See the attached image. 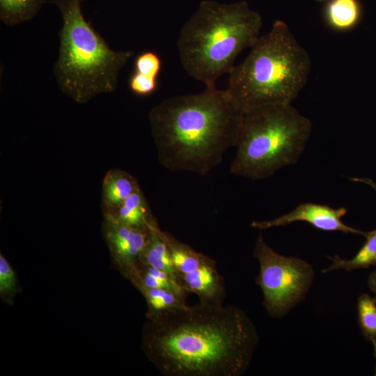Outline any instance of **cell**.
<instances>
[{
    "label": "cell",
    "instance_id": "1",
    "mask_svg": "<svg viewBox=\"0 0 376 376\" xmlns=\"http://www.w3.org/2000/svg\"><path fill=\"white\" fill-rule=\"evenodd\" d=\"M145 336L148 356L166 376H240L259 338L241 308L199 301L150 315Z\"/></svg>",
    "mask_w": 376,
    "mask_h": 376
},
{
    "label": "cell",
    "instance_id": "2",
    "mask_svg": "<svg viewBox=\"0 0 376 376\" xmlns=\"http://www.w3.org/2000/svg\"><path fill=\"white\" fill-rule=\"evenodd\" d=\"M244 112L216 86L164 100L149 113L159 162L172 171L210 172L236 146Z\"/></svg>",
    "mask_w": 376,
    "mask_h": 376
},
{
    "label": "cell",
    "instance_id": "3",
    "mask_svg": "<svg viewBox=\"0 0 376 376\" xmlns=\"http://www.w3.org/2000/svg\"><path fill=\"white\" fill-rule=\"evenodd\" d=\"M260 15L242 1H203L180 30L179 58L186 72L206 87L229 73L237 56L260 37Z\"/></svg>",
    "mask_w": 376,
    "mask_h": 376
},
{
    "label": "cell",
    "instance_id": "4",
    "mask_svg": "<svg viewBox=\"0 0 376 376\" xmlns=\"http://www.w3.org/2000/svg\"><path fill=\"white\" fill-rule=\"evenodd\" d=\"M228 73L226 90L244 111L267 104H291L311 70L308 54L283 21L276 20Z\"/></svg>",
    "mask_w": 376,
    "mask_h": 376
},
{
    "label": "cell",
    "instance_id": "5",
    "mask_svg": "<svg viewBox=\"0 0 376 376\" xmlns=\"http://www.w3.org/2000/svg\"><path fill=\"white\" fill-rule=\"evenodd\" d=\"M83 0H52L59 9L63 26L58 32V57L53 71L58 87L78 103L116 90L120 70L134 52H116L88 22Z\"/></svg>",
    "mask_w": 376,
    "mask_h": 376
},
{
    "label": "cell",
    "instance_id": "6",
    "mask_svg": "<svg viewBox=\"0 0 376 376\" xmlns=\"http://www.w3.org/2000/svg\"><path fill=\"white\" fill-rule=\"evenodd\" d=\"M311 131V121L291 104H267L246 111L230 173L260 180L296 164Z\"/></svg>",
    "mask_w": 376,
    "mask_h": 376
},
{
    "label": "cell",
    "instance_id": "7",
    "mask_svg": "<svg viewBox=\"0 0 376 376\" xmlns=\"http://www.w3.org/2000/svg\"><path fill=\"white\" fill-rule=\"evenodd\" d=\"M253 256L259 264L255 281L262 290L263 306L271 317L281 318L305 299L314 269L305 260L278 253L262 235L256 240Z\"/></svg>",
    "mask_w": 376,
    "mask_h": 376
},
{
    "label": "cell",
    "instance_id": "8",
    "mask_svg": "<svg viewBox=\"0 0 376 376\" xmlns=\"http://www.w3.org/2000/svg\"><path fill=\"white\" fill-rule=\"evenodd\" d=\"M346 214L347 209L345 207L333 208L322 204L304 203L288 213L274 219L254 221L251 223V226L260 230H265L287 226L296 221H304L324 231H340L366 237L367 232L356 229L343 222L341 219Z\"/></svg>",
    "mask_w": 376,
    "mask_h": 376
},
{
    "label": "cell",
    "instance_id": "9",
    "mask_svg": "<svg viewBox=\"0 0 376 376\" xmlns=\"http://www.w3.org/2000/svg\"><path fill=\"white\" fill-rule=\"evenodd\" d=\"M107 221V237L111 250L132 275L146 247L148 230L136 229L108 217Z\"/></svg>",
    "mask_w": 376,
    "mask_h": 376
},
{
    "label": "cell",
    "instance_id": "10",
    "mask_svg": "<svg viewBox=\"0 0 376 376\" xmlns=\"http://www.w3.org/2000/svg\"><path fill=\"white\" fill-rule=\"evenodd\" d=\"M178 281L183 290L195 294L201 302L221 304L226 295L224 278L211 258L191 272L178 274Z\"/></svg>",
    "mask_w": 376,
    "mask_h": 376
},
{
    "label": "cell",
    "instance_id": "11",
    "mask_svg": "<svg viewBox=\"0 0 376 376\" xmlns=\"http://www.w3.org/2000/svg\"><path fill=\"white\" fill-rule=\"evenodd\" d=\"M105 216L141 230H148L153 227L158 226L140 187L118 207L105 212Z\"/></svg>",
    "mask_w": 376,
    "mask_h": 376
},
{
    "label": "cell",
    "instance_id": "12",
    "mask_svg": "<svg viewBox=\"0 0 376 376\" xmlns=\"http://www.w3.org/2000/svg\"><path fill=\"white\" fill-rule=\"evenodd\" d=\"M139 187L136 178L120 169H111L102 181V206L104 212L120 205Z\"/></svg>",
    "mask_w": 376,
    "mask_h": 376
},
{
    "label": "cell",
    "instance_id": "13",
    "mask_svg": "<svg viewBox=\"0 0 376 376\" xmlns=\"http://www.w3.org/2000/svg\"><path fill=\"white\" fill-rule=\"evenodd\" d=\"M324 3V18L331 29L347 31L359 23L362 9L359 0H326Z\"/></svg>",
    "mask_w": 376,
    "mask_h": 376
},
{
    "label": "cell",
    "instance_id": "14",
    "mask_svg": "<svg viewBox=\"0 0 376 376\" xmlns=\"http://www.w3.org/2000/svg\"><path fill=\"white\" fill-rule=\"evenodd\" d=\"M161 232L159 226L148 230L147 243L139 263L167 272L178 283L177 271Z\"/></svg>",
    "mask_w": 376,
    "mask_h": 376
},
{
    "label": "cell",
    "instance_id": "15",
    "mask_svg": "<svg viewBox=\"0 0 376 376\" xmlns=\"http://www.w3.org/2000/svg\"><path fill=\"white\" fill-rule=\"evenodd\" d=\"M365 237L366 238L365 243L354 257L350 259H343L338 255L329 257L332 263L322 269V272L325 274L338 269L352 272L376 266V228L367 232Z\"/></svg>",
    "mask_w": 376,
    "mask_h": 376
},
{
    "label": "cell",
    "instance_id": "16",
    "mask_svg": "<svg viewBox=\"0 0 376 376\" xmlns=\"http://www.w3.org/2000/svg\"><path fill=\"white\" fill-rule=\"evenodd\" d=\"M161 233L169 248L178 274L191 272L210 258L196 251L188 244L178 240L171 234L164 231Z\"/></svg>",
    "mask_w": 376,
    "mask_h": 376
},
{
    "label": "cell",
    "instance_id": "17",
    "mask_svg": "<svg viewBox=\"0 0 376 376\" xmlns=\"http://www.w3.org/2000/svg\"><path fill=\"white\" fill-rule=\"evenodd\" d=\"M150 308V315H155L187 306L185 292L163 288H151L139 285Z\"/></svg>",
    "mask_w": 376,
    "mask_h": 376
},
{
    "label": "cell",
    "instance_id": "18",
    "mask_svg": "<svg viewBox=\"0 0 376 376\" xmlns=\"http://www.w3.org/2000/svg\"><path fill=\"white\" fill-rule=\"evenodd\" d=\"M45 0H0V19L8 26H15L33 19L47 3Z\"/></svg>",
    "mask_w": 376,
    "mask_h": 376
},
{
    "label": "cell",
    "instance_id": "19",
    "mask_svg": "<svg viewBox=\"0 0 376 376\" xmlns=\"http://www.w3.org/2000/svg\"><path fill=\"white\" fill-rule=\"evenodd\" d=\"M136 269L132 279L137 285H141L151 288H163L178 292H186L180 284L167 272L156 267L141 263Z\"/></svg>",
    "mask_w": 376,
    "mask_h": 376
},
{
    "label": "cell",
    "instance_id": "20",
    "mask_svg": "<svg viewBox=\"0 0 376 376\" xmlns=\"http://www.w3.org/2000/svg\"><path fill=\"white\" fill-rule=\"evenodd\" d=\"M358 322L361 334L371 342L376 354V297L366 293L361 294L357 299Z\"/></svg>",
    "mask_w": 376,
    "mask_h": 376
},
{
    "label": "cell",
    "instance_id": "21",
    "mask_svg": "<svg viewBox=\"0 0 376 376\" xmlns=\"http://www.w3.org/2000/svg\"><path fill=\"white\" fill-rule=\"evenodd\" d=\"M134 64L135 72L155 78H157L162 68L159 56L152 51L139 54Z\"/></svg>",
    "mask_w": 376,
    "mask_h": 376
},
{
    "label": "cell",
    "instance_id": "22",
    "mask_svg": "<svg viewBox=\"0 0 376 376\" xmlns=\"http://www.w3.org/2000/svg\"><path fill=\"white\" fill-rule=\"evenodd\" d=\"M128 85L134 94L147 96L156 91L157 79L134 71L129 78Z\"/></svg>",
    "mask_w": 376,
    "mask_h": 376
},
{
    "label": "cell",
    "instance_id": "23",
    "mask_svg": "<svg viewBox=\"0 0 376 376\" xmlns=\"http://www.w3.org/2000/svg\"><path fill=\"white\" fill-rule=\"evenodd\" d=\"M16 279L15 272L7 261L2 256H0V291L2 293H8L15 290Z\"/></svg>",
    "mask_w": 376,
    "mask_h": 376
},
{
    "label": "cell",
    "instance_id": "24",
    "mask_svg": "<svg viewBox=\"0 0 376 376\" xmlns=\"http://www.w3.org/2000/svg\"><path fill=\"white\" fill-rule=\"evenodd\" d=\"M350 180L354 182H362L370 186L376 192V183L368 178H350Z\"/></svg>",
    "mask_w": 376,
    "mask_h": 376
},
{
    "label": "cell",
    "instance_id": "25",
    "mask_svg": "<svg viewBox=\"0 0 376 376\" xmlns=\"http://www.w3.org/2000/svg\"><path fill=\"white\" fill-rule=\"evenodd\" d=\"M368 285L375 295V297H376V269L369 275L368 279Z\"/></svg>",
    "mask_w": 376,
    "mask_h": 376
},
{
    "label": "cell",
    "instance_id": "26",
    "mask_svg": "<svg viewBox=\"0 0 376 376\" xmlns=\"http://www.w3.org/2000/svg\"><path fill=\"white\" fill-rule=\"evenodd\" d=\"M315 1L318 3H324L326 0H315Z\"/></svg>",
    "mask_w": 376,
    "mask_h": 376
},
{
    "label": "cell",
    "instance_id": "27",
    "mask_svg": "<svg viewBox=\"0 0 376 376\" xmlns=\"http://www.w3.org/2000/svg\"><path fill=\"white\" fill-rule=\"evenodd\" d=\"M375 354V358H376V354ZM375 375H376V370H375Z\"/></svg>",
    "mask_w": 376,
    "mask_h": 376
}]
</instances>
